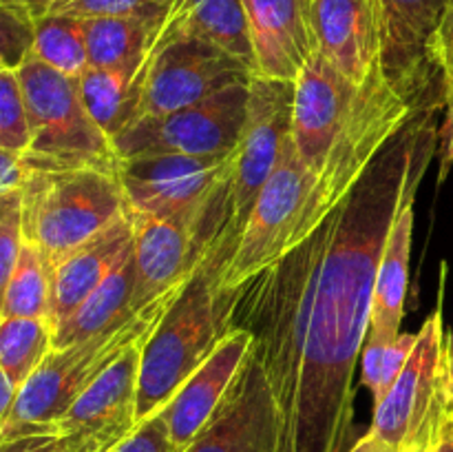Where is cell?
Returning <instances> with one entry per match:
<instances>
[{
	"mask_svg": "<svg viewBox=\"0 0 453 452\" xmlns=\"http://www.w3.org/2000/svg\"><path fill=\"white\" fill-rule=\"evenodd\" d=\"M414 198L407 199L398 211L388 242L380 253L379 270H376L374 300H372L370 328L367 332L392 341L401 335L403 313H405L407 286H410V257L411 235H414Z\"/></svg>",
	"mask_w": 453,
	"mask_h": 452,
	"instance_id": "cell-20",
	"label": "cell"
},
{
	"mask_svg": "<svg viewBox=\"0 0 453 452\" xmlns=\"http://www.w3.org/2000/svg\"><path fill=\"white\" fill-rule=\"evenodd\" d=\"M257 75L296 82L314 56L310 0H243Z\"/></svg>",
	"mask_w": 453,
	"mask_h": 452,
	"instance_id": "cell-15",
	"label": "cell"
},
{
	"mask_svg": "<svg viewBox=\"0 0 453 452\" xmlns=\"http://www.w3.org/2000/svg\"><path fill=\"white\" fill-rule=\"evenodd\" d=\"M432 452H453V415H447L441 419L436 434L432 441Z\"/></svg>",
	"mask_w": 453,
	"mask_h": 452,
	"instance_id": "cell-39",
	"label": "cell"
},
{
	"mask_svg": "<svg viewBox=\"0 0 453 452\" xmlns=\"http://www.w3.org/2000/svg\"><path fill=\"white\" fill-rule=\"evenodd\" d=\"M274 441L273 397L250 350L208 424L181 452H274Z\"/></svg>",
	"mask_w": 453,
	"mask_h": 452,
	"instance_id": "cell-14",
	"label": "cell"
},
{
	"mask_svg": "<svg viewBox=\"0 0 453 452\" xmlns=\"http://www.w3.org/2000/svg\"><path fill=\"white\" fill-rule=\"evenodd\" d=\"M25 233H22V189L0 193V310L4 291L20 257Z\"/></svg>",
	"mask_w": 453,
	"mask_h": 452,
	"instance_id": "cell-31",
	"label": "cell"
},
{
	"mask_svg": "<svg viewBox=\"0 0 453 452\" xmlns=\"http://www.w3.org/2000/svg\"><path fill=\"white\" fill-rule=\"evenodd\" d=\"M29 115L31 167H97L118 173L119 160L104 131L93 122L78 80L27 56L16 69Z\"/></svg>",
	"mask_w": 453,
	"mask_h": 452,
	"instance_id": "cell-7",
	"label": "cell"
},
{
	"mask_svg": "<svg viewBox=\"0 0 453 452\" xmlns=\"http://www.w3.org/2000/svg\"><path fill=\"white\" fill-rule=\"evenodd\" d=\"M447 129H449V136H447L449 137V149L447 151H449V158L453 160V113H447Z\"/></svg>",
	"mask_w": 453,
	"mask_h": 452,
	"instance_id": "cell-44",
	"label": "cell"
},
{
	"mask_svg": "<svg viewBox=\"0 0 453 452\" xmlns=\"http://www.w3.org/2000/svg\"><path fill=\"white\" fill-rule=\"evenodd\" d=\"M348 452H405V450H398V448L389 446L388 441H383L380 437H376V434L370 430V433L363 434V437L358 439V441L354 443Z\"/></svg>",
	"mask_w": 453,
	"mask_h": 452,
	"instance_id": "cell-40",
	"label": "cell"
},
{
	"mask_svg": "<svg viewBox=\"0 0 453 452\" xmlns=\"http://www.w3.org/2000/svg\"><path fill=\"white\" fill-rule=\"evenodd\" d=\"M135 279L137 270L131 246L119 264L111 270L109 277L53 331V348L78 344L131 317L135 313L133 310Z\"/></svg>",
	"mask_w": 453,
	"mask_h": 452,
	"instance_id": "cell-22",
	"label": "cell"
},
{
	"mask_svg": "<svg viewBox=\"0 0 453 452\" xmlns=\"http://www.w3.org/2000/svg\"><path fill=\"white\" fill-rule=\"evenodd\" d=\"M133 260L135 295L133 310H140L171 292L181 291L195 273L193 233L186 222L166 217L133 215Z\"/></svg>",
	"mask_w": 453,
	"mask_h": 452,
	"instance_id": "cell-17",
	"label": "cell"
},
{
	"mask_svg": "<svg viewBox=\"0 0 453 452\" xmlns=\"http://www.w3.org/2000/svg\"><path fill=\"white\" fill-rule=\"evenodd\" d=\"M31 56L69 78H80L91 66L82 18L66 13H42L35 18Z\"/></svg>",
	"mask_w": 453,
	"mask_h": 452,
	"instance_id": "cell-25",
	"label": "cell"
},
{
	"mask_svg": "<svg viewBox=\"0 0 453 452\" xmlns=\"http://www.w3.org/2000/svg\"><path fill=\"white\" fill-rule=\"evenodd\" d=\"M131 246L133 224L124 215L53 266L49 292V326L53 331L109 277Z\"/></svg>",
	"mask_w": 453,
	"mask_h": 452,
	"instance_id": "cell-19",
	"label": "cell"
},
{
	"mask_svg": "<svg viewBox=\"0 0 453 452\" xmlns=\"http://www.w3.org/2000/svg\"><path fill=\"white\" fill-rule=\"evenodd\" d=\"M0 452H60L56 437H25L0 446Z\"/></svg>",
	"mask_w": 453,
	"mask_h": 452,
	"instance_id": "cell-37",
	"label": "cell"
},
{
	"mask_svg": "<svg viewBox=\"0 0 453 452\" xmlns=\"http://www.w3.org/2000/svg\"><path fill=\"white\" fill-rule=\"evenodd\" d=\"M317 51L357 87L383 71L379 0H310Z\"/></svg>",
	"mask_w": 453,
	"mask_h": 452,
	"instance_id": "cell-13",
	"label": "cell"
},
{
	"mask_svg": "<svg viewBox=\"0 0 453 452\" xmlns=\"http://www.w3.org/2000/svg\"><path fill=\"white\" fill-rule=\"evenodd\" d=\"M53 350V328L47 319L0 317V370L16 390Z\"/></svg>",
	"mask_w": 453,
	"mask_h": 452,
	"instance_id": "cell-26",
	"label": "cell"
},
{
	"mask_svg": "<svg viewBox=\"0 0 453 452\" xmlns=\"http://www.w3.org/2000/svg\"><path fill=\"white\" fill-rule=\"evenodd\" d=\"M181 291L171 292L109 331L78 344L53 348L29 379L16 390L3 425L0 446L25 437H53L58 421L75 399L133 344L146 339Z\"/></svg>",
	"mask_w": 453,
	"mask_h": 452,
	"instance_id": "cell-3",
	"label": "cell"
},
{
	"mask_svg": "<svg viewBox=\"0 0 453 452\" xmlns=\"http://www.w3.org/2000/svg\"><path fill=\"white\" fill-rule=\"evenodd\" d=\"M432 58L442 75V93L453 91V0L447 4L432 43Z\"/></svg>",
	"mask_w": 453,
	"mask_h": 452,
	"instance_id": "cell-34",
	"label": "cell"
},
{
	"mask_svg": "<svg viewBox=\"0 0 453 452\" xmlns=\"http://www.w3.org/2000/svg\"><path fill=\"white\" fill-rule=\"evenodd\" d=\"M436 105L385 144L348 198L288 255L233 288V328L252 335L274 410V452H348L354 370L376 270L398 211L436 151Z\"/></svg>",
	"mask_w": 453,
	"mask_h": 452,
	"instance_id": "cell-1",
	"label": "cell"
},
{
	"mask_svg": "<svg viewBox=\"0 0 453 452\" xmlns=\"http://www.w3.org/2000/svg\"><path fill=\"white\" fill-rule=\"evenodd\" d=\"M442 399H445V412L453 415V332L449 344L445 346V363H442Z\"/></svg>",
	"mask_w": 453,
	"mask_h": 452,
	"instance_id": "cell-38",
	"label": "cell"
},
{
	"mask_svg": "<svg viewBox=\"0 0 453 452\" xmlns=\"http://www.w3.org/2000/svg\"><path fill=\"white\" fill-rule=\"evenodd\" d=\"M115 359L56 425L60 452H111L137 430V377L142 344Z\"/></svg>",
	"mask_w": 453,
	"mask_h": 452,
	"instance_id": "cell-12",
	"label": "cell"
},
{
	"mask_svg": "<svg viewBox=\"0 0 453 452\" xmlns=\"http://www.w3.org/2000/svg\"><path fill=\"white\" fill-rule=\"evenodd\" d=\"M159 34L206 40L239 58L257 75L243 0H177Z\"/></svg>",
	"mask_w": 453,
	"mask_h": 452,
	"instance_id": "cell-21",
	"label": "cell"
},
{
	"mask_svg": "<svg viewBox=\"0 0 453 452\" xmlns=\"http://www.w3.org/2000/svg\"><path fill=\"white\" fill-rule=\"evenodd\" d=\"M434 441V439H432ZM432 441H423V443H416V446L407 448L405 452H432Z\"/></svg>",
	"mask_w": 453,
	"mask_h": 452,
	"instance_id": "cell-43",
	"label": "cell"
},
{
	"mask_svg": "<svg viewBox=\"0 0 453 452\" xmlns=\"http://www.w3.org/2000/svg\"><path fill=\"white\" fill-rule=\"evenodd\" d=\"M144 71L140 118L197 105L230 84L250 82L255 75L239 58L206 40L166 34H157Z\"/></svg>",
	"mask_w": 453,
	"mask_h": 452,
	"instance_id": "cell-9",
	"label": "cell"
},
{
	"mask_svg": "<svg viewBox=\"0 0 453 452\" xmlns=\"http://www.w3.org/2000/svg\"><path fill=\"white\" fill-rule=\"evenodd\" d=\"M230 155H150L122 160L118 180L127 213L186 222L193 233L208 195L228 167Z\"/></svg>",
	"mask_w": 453,
	"mask_h": 452,
	"instance_id": "cell-11",
	"label": "cell"
},
{
	"mask_svg": "<svg viewBox=\"0 0 453 452\" xmlns=\"http://www.w3.org/2000/svg\"><path fill=\"white\" fill-rule=\"evenodd\" d=\"M127 215L118 173L97 167H31L22 186V233L49 270Z\"/></svg>",
	"mask_w": 453,
	"mask_h": 452,
	"instance_id": "cell-6",
	"label": "cell"
},
{
	"mask_svg": "<svg viewBox=\"0 0 453 452\" xmlns=\"http://www.w3.org/2000/svg\"><path fill=\"white\" fill-rule=\"evenodd\" d=\"M111 452H175L162 410L142 421L135 433Z\"/></svg>",
	"mask_w": 453,
	"mask_h": 452,
	"instance_id": "cell-32",
	"label": "cell"
},
{
	"mask_svg": "<svg viewBox=\"0 0 453 452\" xmlns=\"http://www.w3.org/2000/svg\"><path fill=\"white\" fill-rule=\"evenodd\" d=\"M144 65L124 66V69L88 66L80 78H75L88 115L109 136L111 142L140 118V102L146 78Z\"/></svg>",
	"mask_w": 453,
	"mask_h": 452,
	"instance_id": "cell-23",
	"label": "cell"
},
{
	"mask_svg": "<svg viewBox=\"0 0 453 452\" xmlns=\"http://www.w3.org/2000/svg\"><path fill=\"white\" fill-rule=\"evenodd\" d=\"M13 397H16V386L4 377V372L0 370V437H3V425L7 421L9 410H12Z\"/></svg>",
	"mask_w": 453,
	"mask_h": 452,
	"instance_id": "cell-41",
	"label": "cell"
},
{
	"mask_svg": "<svg viewBox=\"0 0 453 452\" xmlns=\"http://www.w3.org/2000/svg\"><path fill=\"white\" fill-rule=\"evenodd\" d=\"M31 175V164L25 153L0 149V193L20 191Z\"/></svg>",
	"mask_w": 453,
	"mask_h": 452,
	"instance_id": "cell-36",
	"label": "cell"
},
{
	"mask_svg": "<svg viewBox=\"0 0 453 452\" xmlns=\"http://www.w3.org/2000/svg\"><path fill=\"white\" fill-rule=\"evenodd\" d=\"M383 13V69L392 80L429 84L441 75L432 43L449 0H379Z\"/></svg>",
	"mask_w": 453,
	"mask_h": 452,
	"instance_id": "cell-18",
	"label": "cell"
},
{
	"mask_svg": "<svg viewBox=\"0 0 453 452\" xmlns=\"http://www.w3.org/2000/svg\"><path fill=\"white\" fill-rule=\"evenodd\" d=\"M31 146L29 115L16 69H0V149L27 153Z\"/></svg>",
	"mask_w": 453,
	"mask_h": 452,
	"instance_id": "cell-29",
	"label": "cell"
},
{
	"mask_svg": "<svg viewBox=\"0 0 453 452\" xmlns=\"http://www.w3.org/2000/svg\"><path fill=\"white\" fill-rule=\"evenodd\" d=\"M442 96H445V102H447V113H453V91L442 93Z\"/></svg>",
	"mask_w": 453,
	"mask_h": 452,
	"instance_id": "cell-45",
	"label": "cell"
},
{
	"mask_svg": "<svg viewBox=\"0 0 453 452\" xmlns=\"http://www.w3.org/2000/svg\"><path fill=\"white\" fill-rule=\"evenodd\" d=\"M348 193L314 175L288 136L277 167L261 189L237 251L217 279V288H237L299 246L323 224Z\"/></svg>",
	"mask_w": 453,
	"mask_h": 452,
	"instance_id": "cell-5",
	"label": "cell"
},
{
	"mask_svg": "<svg viewBox=\"0 0 453 452\" xmlns=\"http://www.w3.org/2000/svg\"><path fill=\"white\" fill-rule=\"evenodd\" d=\"M248 106L250 82L230 84L197 105L140 118L115 137L113 149L119 162L150 155H230L242 140Z\"/></svg>",
	"mask_w": 453,
	"mask_h": 452,
	"instance_id": "cell-8",
	"label": "cell"
},
{
	"mask_svg": "<svg viewBox=\"0 0 453 452\" xmlns=\"http://www.w3.org/2000/svg\"><path fill=\"white\" fill-rule=\"evenodd\" d=\"M49 292L51 270L38 248L25 242L4 291L0 317H35L49 322Z\"/></svg>",
	"mask_w": 453,
	"mask_h": 452,
	"instance_id": "cell-27",
	"label": "cell"
},
{
	"mask_svg": "<svg viewBox=\"0 0 453 452\" xmlns=\"http://www.w3.org/2000/svg\"><path fill=\"white\" fill-rule=\"evenodd\" d=\"M250 350V332L233 328L230 335L212 350L211 357L181 384L171 401L162 408V417L166 421L168 437L175 452L188 448L190 441L202 433L224 394L228 393L237 372L242 370Z\"/></svg>",
	"mask_w": 453,
	"mask_h": 452,
	"instance_id": "cell-16",
	"label": "cell"
},
{
	"mask_svg": "<svg viewBox=\"0 0 453 452\" xmlns=\"http://www.w3.org/2000/svg\"><path fill=\"white\" fill-rule=\"evenodd\" d=\"M416 341H418V332H401L396 339H392L385 348L383 355V375H380L379 390L374 393V403L383 401V397L388 394V390L392 388L396 377L401 375V370L405 368L407 359H410L411 350H414Z\"/></svg>",
	"mask_w": 453,
	"mask_h": 452,
	"instance_id": "cell-33",
	"label": "cell"
},
{
	"mask_svg": "<svg viewBox=\"0 0 453 452\" xmlns=\"http://www.w3.org/2000/svg\"><path fill=\"white\" fill-rule=\"evenodd\" d=\"M442 304L436 306L423 328L418 341L396 377L392 388L376 403L372 433L398 450L432 441L441 419L445 417L442 399V363H445V335H442Z\"/></svg>",
	"mask_w": 453,
	"mask_h": 452,
	"instance_id": "cell-10",
	"label": "cell"
},
{
	"mask_svg": "<svg viewBox=\"0 0 453 452\" xmlns=\"http://www.w3.org/2000/svg\"><path fill=\"white\" fill-rule=\"evenodd\" d=\"M9 3H18V4H22V7L29 9L31 16L38 18V16H42V13H47L49 4H51L53 0H9Z\"/></svg>",
	"mask_w": 453,
	"mask_h": 452,
	"instance_id": "cell-42",
	"label": "cell"
},
{
	"mask_svg": "<svg viewBox=\"0 0 453 452\" xmlns=\"http://www.w3.org/2000/svg\"><path fill=\"white\" fill-rule=\"evenodd\" d=\"M177 0H53L47 13H66L75 18H140L164 25Z\"/></svg>",
	"mask_w": 453,
	"mask_h": 452,
	"instance_id": "cell-28",
	"label": "cell"
},
{
	"mask_svg": "<svg viewBox=\"0 0 453 452\" xmlns=\"http://www.w3.org/2000/svg\"><path fill=\"white\" fill-rule=\"evenodd\" d=\"M233 288L197 269L142 344L137 424L162 410L233 331Z\"/></svg>",
	"mask_w": 453,
	"mask_h": 452,
	"instance_id": "cell-4",
	"label": "cell"
},
{
	"mask_svg": "<svg viewBox=\"0 0 453 452\" xmlns=\"http://www.w3.org/2000/svg\"><path fill=\"white\" fill-rule=\"evenodd\" d=\"M88 65L93 69L142 66L149 60L162 25L140 18H82Z\"/></svg>",
	"mask_w": 453,
	"mask_h": 452,
	"instance_id": "cell-24",
	"label": "cell"
},
{
	"mask_svg": "<svg viewBox=\"0 0 453 452\" xmlns=\"http://www.w3.org/2000/svg\"><path fill=\"white\" fill-rule=\"evenodd\" d=\"M31 12L18 3L0 0V69H18L34 47Z\"/></svg>",
	"mask_w": 453,
	"mask_h": 452,
	"instance_id": "cell-30",
	"label": "cell"
},
{
	"mask_svg": "<svg viewBox=\"0 0 453 452\" xmlns=\"http://www.w3.org/2000/svg\"><path fill=\"white\" fill-rule=\"evenodd\" d=\"M292 100L295 82L252 75L242 140L193 226L195 266L206 270L215 284L237 251L261 189L281 158L292 127Z\"/></svg>",
	"mask_w": 453,
	"mask_h": 452,
	"instance_id": "cell-2",
	"label": "cell"
},
{
	"mask_svg": "<svg viewBox=\"0 0 453 452\" xmlns=\"http://www.w3.org/2000/svg\"><path fill=\"white\" fill-rule=\"evenodd\" d=\"M389 341L380 339V337L367 332L365 344H363V386L372 390V394L379 390L380 375H383V355L385 348H388Z\"/></svg>",
	"mask_w": 453,
	"mask_h": 452,
	"instance_id": "cell-35",
	"label": "cell"
}]
</instances>
